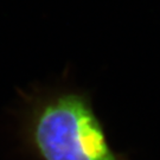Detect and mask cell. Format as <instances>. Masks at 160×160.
Here are the masks:
<instances>
[{
	"instance_id": "6da1fadb",
	"label": "cell",
	"mask_w": 160,
	"mask_h": 160,
	"mask_svg": "<svg viewBox=\"0 0 160 160\" xmlns=\"http://www.w3.org/2000/svg\"><path fill=\"white\" fill-rule=\"evenodd\" d=\"M20 135L37 160H129L110 146L89 94L78 89L26 95Z\"/></svg>"
}]
</instances>
